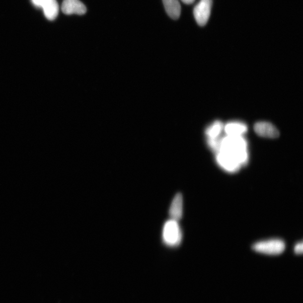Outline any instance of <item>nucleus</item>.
I'll return each mask as SVG.
<instances>
[{"instance_id":"nucleus-11","label":"nucleus","mask_w":303,"mask_h":303,"mask_svg":"<svg viewBox=\"0 0 303 303\" xmlns=\"http://www.w3.org/2000/svg\"><path fill=\"white\" fill-rule=\"evenodd\" d=\"M225 131L228 136H241L247 131V127L244 124L232 123L225 126Z\"/></svg>"},{"instance_id":"nucleus-15","label":"nucleus","mask_w":303,"mask_h":303,"mask_svg":"<svg viewBox=\"0 0 303 303\" xmlns=\"http://www.w3.org/2000/svg\"><path fill=\"white\" fill-rule=\"evenodd\" d=\"M181 1L186 4H191L194 1V0H181Z\"/></svg>"},{"instance_id":"nucleus-10","label":"nucleus","mask_w":303,"mask_h":303,"mask_svg":"<svg viewBox=\"0 0 303 303\" xmlns=\"http://www.w3.org/2000/svg\"><path fill=\"white\" fill-rule=\"evenodd\" d=\"M46 18L50 20H54L59 14V4L56 0H47L42 6Z\"/></svg>"},{"instance_id":"nucleus-12","label":"nucleus","mask_w":303,"mask_h":303,"mask_svg":"<svg viewBox=\"0 0 303 303\" xmlns=\"http://www.w3.org/2000/svg\"><path fill=\"white\" fill-rule=\"evenodd\" d=\"M223 128V125L220 121H216L210 127L206 130V134L210 139H215L219 136Z\"/></svg>"},{"instance_id":"nucleus-6","label":"nucleus","mask_w":303,"mask_h":303,"mask_svg":"<svg viewBox=\"0 0 303 303\" xmlns=\"http://www.w3.org/2000/svg\"><path fill=\"white\" fill-rule=\"evenodd\" d=\"M62 10L67 15H83L86 11V8L79 0H64Z\"/></svg>"},{"instance_id":"nucleus-2","label":"nucleus","mask_w":303,"mask_h":303,"mask_svg":"<svg viewBox=\"0 0 303 303\" xmlns=\"http://www.w3.org/2000/svg\"><path fill=\"white\" fill-rule=\"evenodd\" d=\"M182 237L183 234L178 222L171 219L164 224L162 231L164 244L170 247H175L181 243Z\"/></svg>"},{"instance_id":"nucleus-14","label":"nucleus","mask_w":303,"mask_h":303,"mask_svg":"<svg viewBox=\"0 0 303 303\" xmlns=\"http://www.w3.org/2000/svg\"><path fill=\"white\" fill-rule=\"evenodd\" d=\"M34 5L37 7H42L43 4H44L47 0H32Z\"/></svg>"},{"instance_id":"nucleus-8","label":"nucleus","mask_w":303,"mask_h":303,"mask_svg":"<svg viewBox=\"0 0 303 303\" xmlns=\"http://www.w3.org/2000/svg\"><path fill=\"white\" fill-rule=\"evenodd\" d=\"M183 198L181 193L176 194L172 201L170 209L169 215L171 219L178 222L183 216Z\"/></svg>"},{"instance_id":"nucleus-3","label":"nucleus","mask_w":303,"mask_h":303,"mask_svg":"<svg viewBox=\"0 0 303 303\" xmlns=\"http://www.w3.org/2000/svg\"><path fill=\"white\" fill-rule=\"evenodd\" d=\"M285 248L284 241L280 239H271L257 242L253 246L255 252L267 255H279Z\"/></svg>"},{"instance_id":"nucleus-5","label":"nucleus","mask_w":303,"mask_h":303,"mask_svg":"<svg viewBox=\"0 0 303 303\" xmlns=\"http://www.w3.org/2000/svg\"><path fill=\"white\" fill-rule=\"evenodd\" d=\"M217 161L224 170L229 172H235L239 170L241 166L236 159L222 152H219L218 153Z\"/></svg>"},{"instance_id":"nucleus-1","label":"nucleus","mask_w":303,"mask_h":303,"mask_svg":"<svg viewBox=\"0 0 303 303\" xmlns=\"http://www.w3.org/2000/svg\"><path fill=\"white\" fill-rule=\"evenodd\" d=\"M246 143L241 136H228L220 143L218 151L231 155L237 160L241 166L248 162V152Z\"/></svg>"},{"instance_id":"nucleus-4","label":"nucleus","mask_w":303,"mask_h":303,"mask_svg":"<svg viewBox=\"0 0 303 303\" xmlns=\"http://www.w3.org/2000/svg\"><path fill=\"white\" fill-rule=\"evenodd\" d=\"M212 0H201L194 7V15L195 19L199 25H205L211 15Z\"/></svg>"},{"instance_id":"nucleus-7","label":"nucleus","mask_w":303,"mask_h":303,"mask_svg":"<svg viewBox=\"0 0 303 303\" xmlns=\"http://www.w3.org/2000/svg\"><path fill=\"white\" fill-rule=\"evenodd\" d=\"M254 131L258 136L269 138L279 137L280 133L274 125L268 122H258L254 125Z\"/></svg>"},{"instance_id":"nucleus-13","label":"nucleus","mask_w":303,"mask_h":303,"mask_svg":"<svg viewBox=\"0 0 303 303\" xmlns=\"http://www.w3.org/2000/svg\"><path fill=\"white\" fill-rule=\"evenodd\" d=\"M296 253L298 254H301L303 253V242H298L295 246L294 248Z\"/></svg>"},{"instance_id":"nucleus-9","label":"nucleus","mask_w":303,"mask_h":303,"mask_svg":"<svg viewBox=\"0 0 303 303\" xmlns=\"http://www.w3.org/2000/svg\"><path fill=\"white\" fill-rule=\"evenodd\" d=\"M168 15L173 19H177L181 14V6L178 0H162Z\"/></svg>"}]
</instances>
